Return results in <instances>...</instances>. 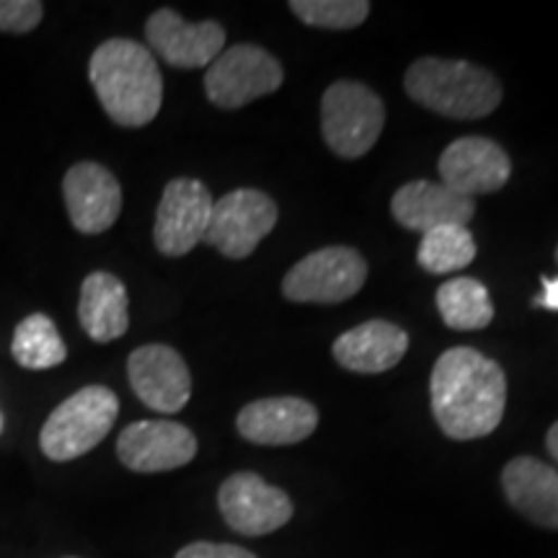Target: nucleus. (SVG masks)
Returning a JSON list of instances; mask_svg holds the SVG:
<instances>
[{"mask_svg":"<svg viewBox=\"0 0 558 558\" xmlns=\"http://www.w3.org/2000/svg\"><path fill=\"white\" fill-rule=\"evenodd\" d=\"M432 414L450 439H478L501 424L507 378L499 362L473 347H452L432 367Z\"/></svg>","mask_w":558,"mask_h":558,"instance_id":"nucleus-1","label":"nucleus"},{"mask_svg":"<svg viewBox=\"0 0 558 558\" xmlns=\"http://www.w3.org/2000/svg\"><path fill=\"white\" fill-rule=\"evenodd\" d=\"M88 78L96 99L111 122L122 128H145L163 104V75L156 54L132 39H107L88 62Z\"/></svg>","mask_w":558,"mask_h":558,"instance_id":"nucleus-2","label":"nucleus"},{"mask_svg":"<svg viewBox=\"0 0 558 558\" xmlns=\"http://www.w3.org/2000/svg\"><path fill=\"white\" fill-rule=\"evenodd\" d=\"M403 86L418 107L450 120H484L501 104L497 75L465 60H416Z\"/></svg>","mask_w":558,"mask_h":558,"instance_id":"nucleus-3","label":"nucleus"},{"mask_svg":"<svg viewBox=\"0 0 558 558\" xmlns=\"http://www.w3.org/2000/svg\"><path fill=\"white\" fill-rule=\"evenodd\" d=\"M120 414V399L107 386H86L60 403L39 432V448L54 463L86 456L104 442Z\"/></svg>","mask_w":558,"mask_h":558,"instance_id":"nucleus-4","label":"nucleus"},{"mask_svg":"<svg viewBox=\"0 0 558 558\" xmlns=\"http://www.w3.org/2000/svg\"><path fill=\"white\" fill-rule=\"evenodd\" d=\"M383 124H386V107L365 83L337 81L326 88L320 101V130L326 145L339 158L357 160L367 156L378 143Z\"/></svg>","mask_w":558,"mask_h":558,"instance_id":"nucleus-5","label":"nucleus"},{"mask_svg":"<svg viewBox=\"0 0 558 558\" xmlns=\"http://www.w3.org/2000/svg\"><path fill=\"white\" fill-rule=\"evenodd\" d=\"M282 81L284 70L275 54L256 45H235L207 65L205 90L218 109H241L275 94Z\"/></svg>","mask_w":558,"mask_h":558,"instance_id":"nucleus-6","label":"nucleus"},{"mask_svg":"<svg viewBox=\"0 0 558 558\" xmlns=\"http://www.w3.org/2000/svg\"><path fill=\"white\" fill-rule=\"evenodd\" d=\"M367 262L349 246H326L300 259L282 279V295L292 303H344L362 290Z\"/></svg>","mask_w":558,"mask_h":558,"instance_id":"nucleus-7","label":"nucleus"},{"mask_svg":"<svg viewBox=\"0 0 558 558\" xmlns=\"http://www.w3.org/2000/svg\"><path fill=\"white\" fill-rule=\"evenodd\" d=\"M277 205L259 190L228 192L213 205L205 243L226 259H248L277 226Z\"/></svg>","mask_w":558,"mask_h":558,"instance_id":"nucleus-8","label":"nucleus"},{"mask_svg":"<svg viewBox=\"0 0 558 558\" xmlns=\"http://www.w3.org/2000/svg\"><path fill=\"white\" fill-rule=\"evenodd\" d=\"M213 194L197 179H173L166 184L156 213L153 241L163 256H186L197 243L205 241Z\"/></svg>","mask_w":558,"mask_h":558,"instance_id":"nucleus-9","label":"nucleus"},{"mask_svg":"<svg viewBox=\"0 0 558 558\" xmlns=\"http://www.w3.org/2000/svg\"><path fill=\"white\" fill-rule=\"evenodd\" d=\"M218 505L228 527L248 535V538L275 533L292 520V501L288 494L282 488L269 486L251 471L233 473L222 481Z\"/></svg>","mask_w":558,"mask_h":558,"instance_id":"nucleus-10","label":"nucleus"},{"mask_svg":"<svg viewBox=\"0 0 558 558\" xmlns=\"http://www.w3.org/2000/svg\"><path fill=\"white\" fill-rule=\"evenodd\" d=\"M117 456L135 473L177 471L197 456V437L190 427L169 418H145L122 429Z\"/></svg>","mask_w":558,"mask_h":558,"instance_id":"nucleus-11","label":"nucleus"},{"mask_svg":"<svg viewBox=\"0 0 558 558\" xmlns=\"http://www.w3.org/2000/svg\"><path fill=\"white\" fill-rule=\"evenodd\" d=\"M128 375L137 399L158 414H177L192 399V373L173 347H137L128 360Z\"/></svg>","mask_w":558,"mask_h":558,"instance_id":"nucleus-12","label":"nucleus"},{"mask_svg":"<svg viewBox=\"0 0 558 558\" xmlns=\"http://www.w3.org/2000/svg\"><path fill=\"white\" fill-rule=\"evenodd\" d=\"M439 179L463 197L505 190L512 177V160L499 143L488 137H460L439 156Z\"/></svg>","mask_w":558,"mask_h":558,"instance_id":"nucleus-13","label":"nucleus"},{"mask_svg":"<svg viewBox=\"0 0 558 558\" xmlns=\"http://www.w3.org/2000/svg\"><path fill=\"white\" fill-rule=\"evenodd\" d=\"M62 197L70 222L83 235L107 233L122 213L120 181L96 160H81L65 173Z\"/></svg>","mask_w":558,"mask_h":558,"instance_id":"nucleus-14","label":"nucleus"},{"mask_svg":"<svg viewBox=\"0 0 558 558\" xmlns=\"http://www.w3.org/2000/svg\"><path fill=\"white\" fill-rule=\"evenodd\" d=\"M150 52L171 68L194 70L207 68L218 54L226 50V29L218 21H199L190 24L177 11L160 9L145 24Z\"/></svg>","mask_w":558,"mask_h":558,"instance_id":"nucleus-15","label":"nucleus"},{"mask_svg":"<svg viewBox=\"0 0 558 558\" xmlns=\"http://www.w3.org/2000/svg\"><path fill=\"white\" fill-rule=\"evenodd\" d=\"M390 213L399 226L414 233H429L439 226H469L476 215V202L448 190L439 181H409L390 199Z\"/></svg>","mask_w":558,"mask_h":558,"instance_id":"nucleus-16","label":"nucleus"},{"mask_svg":"<svg viewBox=\"0 0 558 558\" xmlns=\"http://www.w3.org/2000/svg\"><path fill=\"white\" fill-rule=\"evenodd\" d=\"M239 435L254 445H295L318 427V409L295 396L259 399L241 409Z\"/></svg>","mask_w":558,"mask_h":558,"instance_id":"nucleus-17","label":"nucleus"},{"mask_svg":"<svg viewBox=\"0 0 558 558\" xmlns=\"http://www.w3.org/2000/svg\"><path fill=\"white\" fill-rule=\"evenodd\" d=\"M509 505L533 525L558 530V471L538 458L520 456L501 471Z\"/></svg>","mask_w":558,"mask_h":558,"instance_id":"nucleus-18","label":"nucleus"},{"mask_svg":"<svg viewBox=\"0 0 558 558\" xmlns=\"http://www.w3.org/2000/svg\"><path fill=\"white\" fill-rule=\"evenodd\" d=\"M409 349V333L390 320H367L333 341V360L344 369L378 375L396 367Z\"/></svg>","mask_w":558,"mask_h":558,"instance_id":"nucleus-19","label":"nucleus"},{"mask_svg":"<svg viewBox=\"0 0 558 558\" xmlns=\"http://www.w3.org/2000/svg\"><path fill=\"white\" fill-rule=\"evenodd\" d=\"M128 288L109 271H90L81 284L78 320L96 344H109L130 329Z\"/></svg>","mask_w":558,"mask_h":558,"instance_id":"nucleus-20","label":"nucleus"},{"mask_svg":"<svg viewBox=\"0 0 558 558\" xmlns=\"http://www.w3.org/2000/svg\"><path fill=\"white\" fill-rule=\"evenodd\" d=\"M437 311L445 324L456 331L486 329L494 320V303L478 279L458 277L439 284Z\"/></svg>","mask_w":558,"mask_h":558,"instance_id":"nucleus-21","label":"nucleus"},{"mask_svg":"<svg viewBox=\"0 0 558 558\" xmlns=\"http://www.w3.org/2000/svg\"><path fill=\"white\" fill-rule=\"evenodd\" d=\"M11 354L26 369H50L65 362L68 347L50 316L32 313L19 320L16 331H13Z\"/></svg>","mask_w":558,"mask_h":558,"instance_id":"nucleus-22","label":"nucleus"},{"mask_svg":"<svg viewBox=\"0 0 558 558\" xmlns=\"http://www.w3.org/2000/svg\"><path fill=\"white\" fill-rule=\"evenodd\" d=\"M416 259L429 275H452L476 259V239L465 226H439L422 235Z\"/></svg>","mask_w":558,"mask_h":558,"instance_id":"nucleus-23","label":"nucleus"},{"mask_svg":"<svg viewBox=\"0 0 558 558\" xmlns=\"http://www.w3.org/2000/svg\"><path fill=\"white\" fill-rule=\"evenodd\" d=\"M290 11L316 29H357L369 16L367 0H292Z\"/></svg>","mask_w":558,"mask_h":558,"instance_id":"nucleus-24","label":"nucleus"},{"mask_svg":"<svg viewBox=\"0 0 558 558\" xmlns=\"http://www.w3.org/2000/svg\"><path fill=\"white\" fill-rule=\"evenodd\" d=\"M45 5L39 0H0V32L29 34L41 24Z\"/></svg>","mask_w":558,"mask_h":558,"instance_id":"nucleus-25","label":"nucleus"},{"mask_svg":"<svg viewBox=\"0 0 558 558\" xmlns=\"http://www.w3.org/2000/svg\"><path fill=\"white\" fill-rule=\"evenodd\" d=\"M177 558H256L251 550L233 546V543H190L177 554Z\"/></svg>","mask_w":558,"mask_h":558,"instance_id":"nucleus-26","label":"nucleus"},{"mask_svg":"<svg viewBox=\"0 0 558 558\" xmlns=\"http://www.w3.org/2000/svg\"><path fill=\"white\" fill-rule=\"evenodd\" d=\"M535 305H543L548 311H558V277H543V295L535 298Z\"/></svg>","mask_w":558,"mask_h":558,"instance_id":"nucleus-27","label":"nucleus"},{"mask_svg":"<svg viewBox=\"0 0 558 558\" xmlns=\"http://www.w3.org/2000/svg\"><path fill=\"white\" fill-rule=\"evenodd\" d=\"M546 448H548V452H550V458H554L556 463H558V422L554 424V427L548 429V437H546Z\"/></svg>","mask_w":558,"mask_h":558,"instance_id":"nucleus-28","label":"nucleus"},{"mask_svg":"<svg viewBox=\"0 0 558 558\" xmlns=\"http://www.w3.org/2000/svg\"><path fill=\"white\" fill-rule=\"evenodd\" d=\"M0 429H3V418H0Z\"/></svg>","mask_w":558,"mask_h":558,"instance_id":"nucleus-29","label":"nucleus"},{"mask_svg":"<svg viewBox=\"0 0 558 558\" xmlns=\"http://www.w3.org/2000/svg\"><path fill=\"white\" fill-rule=\"evenodd\" d=\"M556 262H558V246H556Z\"/></svg>","mask_w":558,"mask_h":558,"instance_id":"nucleus-30","label":"nucleus"}]
</instances>
